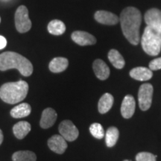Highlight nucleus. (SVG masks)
<instances>
[{
	"label": "nucleus",
	"mask_w": 161,
	"mask_h": 161,
	"mask_svg": "<svg viewBox=\"0 0 161 161\" xmlns=\"http://www.w3.org/2000/svg\"><path fill=\"white\" fill-rule=\"evenodd\" d=\"M123 35L133 45H137L140 40V27L142 22L140 11L134 7H128L121 13L119 17Z\"/></svg>",
	"instance_id": "obj_1"
},
{
	"label": "nucleus",
	"mask_w": 161,
	"mask_h": 161,
	"mask_svg": "<svg viewBox=\"0 0 161 161\" xmlns=\"http://www.w3.org/2000/svg\"><path fill=\"white\" fill-rule=\"evenodd\" d=\"M10 69H18L25 77L33 72V66L29 60L17 52H5L0 55V70L6 71Z\"/></svg>",
	"instance_id": "obj_2"
},
{
	"label": "nucleus",
	"mask_w": 161,
	"mask_h": 161,
	"mask_svg": "<svg viewBox=\"0 0 161 161\" xmlns=\"http://www.w3.org/2000/svg\"><path fill=\"white\" fill-rule=\"evenodd\" d=\"M28 92L29 84L25 80L8 82L0 87V98L8 104H17L25 99Z\"/></svg>",
	"instance_id": "obj_3"
},
{
	"label": "nucleus",
	"mask_w": 161,
	"mask_h": 161,
	"mask_svg": "<svg viewBox=\"0 0 161 161\" xmlns=\"http://www.w3.org/2000/svg\"><path fill=\"white\" fill-rule=\"evenodd\" d=\"M142 49L151 56H156L161 51V26L147 25L141 38Z\"/></svg>",
	"instance_id": "obj_4"
},
{
	"label": "nucleus",
	"mask_w": 161,
	"mask_h": 161,
	"mask_svg": "<svg viewBox=\"0 0 161 161\" xmlns=\"http://www.w3.org/2000/svg\"><path fill=\"white\" fill-rule=\"evenodd\" d=\"M16 29L20 33H25L31 28V22L29 17V11L25 5H20L15 13Z\"/></svg>",
	"instance_id": "obj_5"
},
{
	"label": "nucleus",
	"mask_w": 161,
	"mask_h": 161,
	"mask_svg": "<svg viewBox=\"0 0 161 161\" xmlns=\"http://www.w3.org/2000/svg\"><path fill=\"white\" fill-rule=\"evenodd\" d=\"M153 86L151 84H143L140 86L138 92L139 105L142 110H147L150 108L152 102Z\"/></svg>",
	"instance_id": "obj_6"
},
{
	"label": "nucleus",
	"mask_w": 161,
	"mask_h": 161,
	"mask_svg": "<svg viewBox=\"0 0 161 161\" xmlns=\"http://www.w3.org/2000/svg\"><path fill=\"white\" fill-rule=\"evenodd\" d=\"M58 129H59L60 135L66 140L69 141V142L75 140L79 134L78 128L70 120L63 121L60 124Z\"/></svg>",
	"instance_id": "obj_7"
},
{
	"label": "nucleus",
	"mask_w": 161,
	"mask_h": 161,
	"mask_svg": "<svg viewBox=\"0 0 161 161\" xmlns=\"http://www.w3.org/2000/svg\"><path fill=\"white\" fill-rule=\"evenodd\" d=\"M72 40L80 46H90L96 43V39L93 35L88 32L76 31L72 34Z\"/></svg>",
	"instance_id": "obj_8"
},
{
	"label": "nucleus",
	"mask_w": 161,
	"mask_h": 161,
	"mask_svg": "<svg viewBox=\"0 0 161 161\" xmlns=\"http://www.w3.org/2000/svg\"><path fill=\"white\" fill-rule=\"evenodd\" d=\"M94 17L98 23L103 24V25H114L117 24L119 21V18L116 14L106 11H96Z\"/></svg>",
	"instance_id": "obj_9"
},
{
	"label": "nucleus",
	"mask_w": 161,
	"mask_h": 161,
	"mask_svg": "<svg viewBox=\"0 0 161 161\" xmlns=\"http://www.w3.org/2000/svg\"><path fill=\"white\" fill-rule=\"evenodd\" d=\"M48 146L52 152L61 154L67 148V143L61 135H54L48 140Z\"/></svg>",
	"instance_id": "obj_10"
},
{
	"label": "nucleus",
	"mask_w": 161,
	"mask_h": 161,
	"mask_svg": "<svg viewBox=\"0 0 161 161\" xmlns=\"http://www.w3.org/2000/svg\"><path fill=\"white\" fill-rule=\"evenodd\" d=\"M136 102L132 96L128 95L124 98L121 105V114L125 119H130L135 111Z\"/></svg>",
	"instance_id": "obj_11"
},
{
	"label": "nucleus",
	"mask_w": 161,
	"mask_h": 161,
	"mask_svg": "<svg viewBox=\"0 0 161 161\" xmlns=\"http://www.w3.org/2000/svg\"><path fill=\"white\" fill-rule=\"evenodd\" d=\"M57 113L52 108H48L43 111L41 119H40V127L44 129H47L55 123L57 119Z\"/></svg>",
	"instance_id": "obj_12"
},
{
	"label": "nucleus",
	"mask_w": 161,
	"mask_h": 161,
	"mask_svg": "<svg viewBox=\"0 0 161 161\" xmlns=\"http://www.w3.org/2000/svg\"><path fill=\"white\" fill-rule=\"evenodd\" d=\"M92 68L95 75L98 79L106 80L110 75V69L102 60L97 59L93 62Z\"/></svg>",
	"instance_id": "obj_13"
},
{
	"label": "nucleus",
	"mask_w": 161,
	"mask_h": 161,
	"mask_svg": "<svg viewBox=\"0 0 161 161\" xmlns=\"http://www.w3.org/2000/svg\"><path fill=\"white\" fill-rule=\"evenodd\" d=\"M130 77L134 79L141 80V81H145L152 78L153 73L150 69H148L143 66H139L132 69L130 71Z\"/></svg>",
	"instance_id": "obj_14"
},
{
	"label": "nucleus",
	"mask_w": 161,
	"mask_h": 161,
	"mask_svg": "<svg viewBox=\"0 0 161 161\" xmlns=\"http://www.w3.org/2000/svg\"><path fill=\"white\" fill-rule=\"evenodd\" d=\"M144 19L147 25L161 26V11L158 8L149 9L145 14Z\"/></svg>",
	"instance_id": "obj_15"
},
{
	"label": "nucleus",
	"mask_w": 161,
	"mask_h": 161,
	"mask_svg": "<svg viewBox=\"0 0 161 161\" xmlns=\"http://www.w3.org/2000/svg\"><path fill=\"white\" fill-rule=\"evenodd\" d=\"M31 125L25 121L17 122L13 127V132L14 136L19 140H22L31 131Z\"/></svg>",
	"instance_id": "obj_16"
},
{
	"label": "nucleus",
	"mask_w": 161,
	"mask_h": 161,
	"mask_svg": "<svg viewBox=\"0 0 161 161\" xmlns=\"http://www.w3.org/2000/svg\"><path fill=\"white\" fill-rule=\"evenodd\" d=\"M69 65V61L65 58L58 57L51 60L49 63V68L50 71L55 73H59L64 71Z\"/></svg>",
	"instance_id": "obj_17"
},
{
	"label": "nucleus",
	"mask_w": 161,
	"mask_h": 161,
	"mask_svg": "<svg viewBox=\"0 0 161 161\" xmlns=\"http://www.w3.org/2000/svg\"><path fill=\"white\" fill-rule=\"evenodd\" d=\"M114 97L111 94L104 93L98 101V108L100 114H106L110 110L114 104Z\"/></svg>",
	"instance_id": "obj_18"
},
{
	"label": "nucleus",
	"mask_w": 161,
	"mask_h": 161,
	"mask_svg": "<svg viewBox=\"0 0 161 161\" xmlns=\"http://www.w3.org/2000/svg\"><path fill=\"white\" fill-rule=\"evenodd\" d=\"M31 111V108L29 104L22 103L19 105L14 107L11 110V115L13 118L20 119L29 116Z\"/></svg>",
	"instance_id": "obj_19"
},
{
	"label": "nucleus",
	"mask_w": 161,
	"mask_h": 161,
	"mask_svg": "<svg viewBox=\"0 0 161 161\" xmlns=\"http://www.w3.org/2000/svg\"><path fill=\"white\" fill-rule=\"evenodd\" d=\"M108 59L116 69H122L125 64L123 57L116 49H111L108 52Z\"/></svg>",
	"instance_id": "obj_20"
},
{
	"label": "nucleus",
	"mask_w": 161,
	"mask_h": 161,
	"mask_svg": "<svg viewBox=\"0 0 161 161\" xmlns=\"http://www.w3.org/2000/svg\"><path fill=\"white\" fill-rule=\"evenodd\" d=\"M48 31L53 35H61L66 31V25L59 19L52 20L48 25Z\"/></svg>",
	"instance_id": "obj_21"
},
{
	"label": "nucleus",
	"mask_w": 161,
	"mask_h": 161,
	"mask_svg": "<svg viewBox=\"0 0 161 161\" xmlns=\"http://www.w3.org/2000/svg\"><path fill=\"white\" fill-rule=\"evenodd\" d=\"M13 161H36L37 156L31 151H19L12 156Z\"/></svg>",
	"instance_id": "obj_22"
},
{
	"label": "nucleus",
	"mask_w": 161,
	"mask_h": 161,
	"mask_svg": "<svg viewBox=\"0 0 161 161\" xmlns=\"http://www.w3.org/2000/svg\"><path fill=\"white\" fill-rule=\"evenodd\" d=\"M119 132L116 127H110L106 131L105 134V141L106 145L108 147L114 146L117 142Z\"/></svg>",
	"instance_id": "obj_23"
},
{
	"label": "nucleus",
	"mask_w": 161,
	"mask_h": 161,
	"mask_svg": "<svg viewBox=\"0 0 161 161\" xmlns=\"http://www.w3.org/2000/svg\"><path fill=\"white\" fill-rule=\"evenodd\" d=\"M90 131L94 137L102 139L104 136V130L102 125L99 123H93L90 127Z\"/></svg>",
	"instance_id": "obj_24"
},
{
	"label": "nucleus",
	"mask_w": 161,
	"mask_h": 161,
	"mask_svg": "<svg viewBox=\"0 0 161 161\" xmlns=\"http://www.w3.org/2000/svg\"><path fill=\"white\" fill-rule=\"evenodd\" d=\"M156 158L157 156L148 152H140L136 156V161H156Z\"/></svg>",
	"instance_id": "obj_25"
},
{
	"label": "nucleus",
	"mask_w": 161,
	"mask_h": 161,
	"mask_svg": "<svg viewBox=\"0 0 161 161\" xmlns=\"http://www.w3.org/2000/svg\"><path fill=\"white\" fill-rule=\"evenodd\" d=\"M149 69L152 71H156V70L161 69V58H156V59L152 60L149 63Z\"/></svg>",
	"instance_id": "obj_26"
},
{
	"label": "nucleus",
	"mask_w": 161,
	"mask_h": 161,
	"mask_svg": "<svg viewBox=\"0 0 161 161\" xmlns=\"http://www.w3.org/2000/svg\"><path fill=\"white\" fill-rule=\"evenodd\" d=\"M6 45H7V40H6L5 37L0 36V49H4Z\"/></svg>",
	"instance_id": "obj_27"
},
{
	"label": "nucleus",
	"mask_w": 161,
	"mask_h": 161,
	"mask_svg": "<svg viewBox=\"0 0 161 161\" xmlns=\"http://www.w3.org/2000/svg\"><path fill=\"white\" fill-rule=\"evenodd\" d=\"M3 134L2 130L0 129V145L3 143Z\"/></svg>",
	"instance_id": "obj_28"
},
{
	"label": "nucleus",
	"mask_w": 161,
	"mask_h": 161,
	"mask_svg": "<svg viewBox=\"0 0 161 161\" xmlns=\"http://www.w3.org/2000/svg\"><path fill=\"white\" fill-rule=\"evenodd\" d=\"M0 23H1V17H0Z\"/></svg>",
	"instance_id": "obj_29"
},
{
	"label": "nucleus",
	"mask_w": 161,
	"mask_h": 161,
	"mask_svg": "<svg viewBox=\"0 0 161 161\" xmlns=\"http://www.w3.org/2000/svg\"><path fill=\"white\" fill-rule=\"evenodd\" d=\"M124 161H128V160H124Z\"/></svg>",
	"instance_id": "obj_30"
}]
</instances>
